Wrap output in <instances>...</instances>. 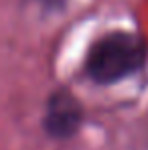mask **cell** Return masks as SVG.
I'll return each mask as SVG.
<instances>
[{"label": "cell", "mask_w": 148, "mask_h": 150, "mask_svg": "<svg viewBox=\"0 0 148 150\" xmlns=\"http://www.w3.org/2000/svg\"><path fill=\"white\" fill-rule=\"evenodd\" d=\"M146 59V41L128 30H116L99 37L89 47L83 69L85 75L101 85L116 83L136 73Z\"/></svg>", "instance_id": "1"}, {"label": "cell", "mask_w": 148, "mask_h": 150, "mask_svg": "<svg viewBox=\"0 0 148 150\" xmlns=\"http://www.w3.org/2000/svg\"><path fill=\"white\" fill-rule=\"evenodd\" d=\"M81 124V105L67 89L53 93L47 101L45 130L53 138H69Z\"/></svg>", "instance_id": "2"}]
</instances>
